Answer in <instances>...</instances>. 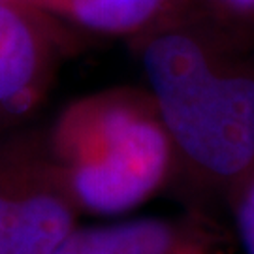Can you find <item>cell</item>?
Returning <instances> with one entry per match:
<instances>
[{"mask_svg":"<svg viewBox=\"0 0 254 254\" xmlns=\"http://www.w3.org/2000/svg\"><path fill=\"white\" fill-rule=\"evenodd\" d=\"M132 42L179 173L226 200L254 172V42L192 0Z\"/></svg>","mask_w":254,"mask_h":254,"instance_id":"1","label":"cell"},{"mask_svg":"<svg viewBox=\"0 0 254 254\" xmlns=\"http://www.w3.org/2000/svg\"><path fill=\"white\" fill-rule=\"evenodd\" d=\"M44 134L81 215L128 213L179 173L170 132L147 89L115 87L81 96L63 108Z\"/></svg>","mask_w":254,"mask_h":254,"instance_id":"2","label":"cell"},{"mask_svg":"<svg viewBox=\"0 0 254 254\" xmlns=\"http://www.w3.org/2000/svg\"><path fill=\"white\" fill-rule=\"evenodd\" d=\"M79 215L44 130L0 132V254H55Z\"/></svg>","mask_w":254,"mask_h":254,"instance_id":"3","label":"cell"},{"mask_svg":"<svg viewBox=\"0 0 254 254\" xmlns=\"http://www.w3.org/2000/svg\"><path fill=\"white\" fill-rule=\"evenodd\" d=\"M68 47L63 21L27 0H0V132L40 108Z\"/></svg>","mask_w":254,"mask_h":254,"instance_id":"4","label":"cell"},{"mask_svg":"<svg viewBox=\"0 0 254 254\" xmlns=\"http://www.w3.org/2000/svg\"><path fill=\"white\" fill-rule=\"evenodd\" d=\"M64 25L102 36H141L190 0H27Z\"/></svg>","mask_w":254,"mask_h":254,"instance_id":"5","label":"cell"},{"mask_svg":"<svg viewBox=\"0 0 254 254\" xmlns=\"http://www.w3.org/2000/svg\"><path fill=\"white\" fill-rule=\"evenodd\" d=\"M187 236L185 228L158 217L98 226L77 224L55 254H175Z\"/></svg>","mask_w":254,"mask_h":254,"instance_id":"6","label":"cell"},{"mask_svg":"<svg viewBox=\"0 0 254 254\" xmlns=\"http://www.w3.org/2000/svg\"><path fill=\"white\" fill-rule=\"evenodd\" d=\"M226 203L243 254H254V172L230 192Z\"/></svg>","mask_w":254,"mask_h":254,"instance_id":"7","label":"cell"},{"mask_svg":"<svg viewBox=\"0 0 254 254\" xmlns=\"http://www.w3.org/2000/svg\"><path fill=\"white\" fill-rule=\"evenodd\" d=\"M222 27L254 42V0H192Z\"/></svg>","mask_w":254,"mask_h":254,"instance_id":"8","label":"cell"},{"mask_svg":"<svg viewBox=\"0 0 254 254\" xmlns=\"http://www.w3.org/2000/svg\"><path fill=\"white\" fill-rule=\"evenodd\" d=\"M175 254H220V253L213 251L205 241H201L196 236L189 234V236L183 239V243L179 245Z\"/></svg>","mask_w":254,"mask_h":254,"instance_id":"9","label":"cell"}]
</instances>
